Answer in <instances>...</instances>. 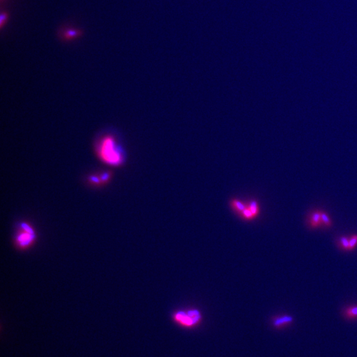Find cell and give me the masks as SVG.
Returning a JSON list of instances; mask_svg holds the SVG:
<instances>
[{"label": "cell", "mask_w": 357, "mask_h": 357, "mask_svg": "<svg viewBox=\"0 0 357 357\" xmlns=\"http://www.w3.org/2000/svg\"><path fill=\"white\" fill-rule=\"evenodd\" d=\"M98 158L104 164L112 167H119L124 161L122 149L113 135L107 134L99 140L95 146Z\"/></svg>", "instance_id": "6da1fadb"}, {"label": "cell", "mask_w": 357, "mask_h": 357, "mask_svg": "<svg viewBox=\"0 0 357 357\" xmlns=\"http://www.w3.org/2000/svg\"><path fill=\"white\" fill-rule=\"evenodd\" d=\"M37 239V232L29 222L21 221L17 223L14 234V243L18 249H28L35 243Z\"/></svg>", "instance_id": "7a4b0ae2"}, {"label": "cell", "mask_w": 357, "mask_h": 357, "mask_svg": "<svg viewBox=\"0 0 357 357\" xmlns=\"http://www.w3.org/2000/svg\"><path fill=\"white\" fill-rule=\"evenodd\" d=\"M173 318L175 322L182 327L192 328L201 321L202 315L197 310L179 311L174 314Z\"/></svg>", "instance_id": "3957f363"}, {"label": "cell", "mask_w": 357, "mask_h": 357, "mask_svg": "<svg viewBox=\"0 0 357 357\" xmlns=\"http://www.w3.org/2000/svg\"><path fill=\"white\" fill-rule=\"evenodd\" d=\"M294 322V317L291 315L283 314L273 317L271 324L276 329H282L289 327Z\"/></svg>", "instance_id": "277c9868"}, {"label": "cell", "mask_w": 357, "mask_h": 357, "mask_svg": "<svg viewBox=\"0 0 357 357\" xmlns=\"http://www.w3.org/2000/svg\"><path fill=\"white\" fill-rule=\"evenodd\" d=\"M321 211V210L319 209H315L308 213L306 222L309 228L313 229L322 228Z\"/></svg>", "instance_id": "5b68a950"}, {"label": "cell", "mask_w": 357, "mask_h": 357, "mask_svg": "<svg viewBox=\"0 0 357 357\" xmlns=\"http://www.w3.org/2000/svg\"><path fill=\"white\" fill-rule=\"evenodd\" d=\"M341 314L347 320H357V304L349 305L343 308Z\"/></svg>", "instance_id": "8992f818"}, {"label": "cell", "mask_w": 357, "mask_h": 357, "mask_svg": "<svg viewBox=\"0 0 357 357\" xmlns=\"http://www.w3.org/2000/svg\"><path fill=\"white\" fill-rule=\"evenodd\" d=\"M336 243L338 247L343 251H350L349 248V237L347 235H342L337 239Z\"/></svg>", "instance_id": "52a82bcc"}, {"label": "cell", "mask_w": 357, "mask_h": 357, "mask_svg": "<svg viewBox=\"0 0 357 357\" xmlns=\"http://www.w3.org/2000/svg\"><path fill=\"white\" fill-rule=\"evenodd\" d=\"M321 222H322V227L329 228L333 225V222L329 214L326 212L321 210Z\"/></svg>", "instance_id": "ba28073f"}, {"label": "cell", "mask_w": 357, "mask_h": 357, "mask_svg": "<svg viewBox=\"0 0 357 357\" xmlns=\"http://www.w3.org/2000/svg\"><path fill=\"white\" fill-rule=\"evenodd\" d=\"M357 246V234H353L349 236L350 251H354Z\"/></svg>", "instance_id": "9c48e42d"}, {"label": "cell", "mask_w": 357, "mask_h": 357, "mask_svg": "<svg viewBox=\"0 0 357 357\" xmlns=\"http://www.w3.org/2000/svg\"><path fill=\"white\" fill-rule=\"evenodd\" d=\"M79 34L78 31H75V30H69L65 34V37L66 38H68V39H70V38H73V37H75L76 36H78Z\"/></svg>", "instance_id": "30bf717a"}, {"label": "cell", "mask_w": 357, "mask_h": 357, "mask_svg": "<svg viewBox=\"0 0 357 357\" xmlns=\"http://www.w3.org/2000/svg\"><path fill=\"white\" fill-rule=\"evenodd\" d=\"M7 15L5 13H1V15H0V25H1V27L3 26V25H4L5 21L7 19Z\"/></svg>", "instance_id": "8fae6325"}]
</instances>
